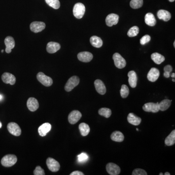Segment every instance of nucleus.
<instances>
[{
  "instance_id": "13",
  "label": "nucleus",
  "mask_w": 175,
  "mask_h": 175,
  "mask_svg": "<svg viewBox=\"0 0 175 175\" xmlns=\"http://www.w3.org/2000/svg\"><path fill=\"white\" fill-rule=\"evenodd\" d=\"M2 81L5 84H9L13 85L16 83V77L13 74L9 73H5L2 76Z\"/></svg>"
},
{
  "instance_id": "18",
  "label": "nucleus",
  "mask_w": 175,
  "mask_h": 175,
  "mask_svg": "<svg viewBox=\"0 0 175 175\" xmlns=\"http://www.w3.org/2000/svg\"><path fill=\"white\" fill-rule=\"evenodd\" d=\"M95 86L96 91L100 95H104L106 92V88L103 82L100 79H97L95 81Z\"/></svg>"
},
{
  "instance_id": "31",
  "label": "nucleus",
  "mask_w": 175,
  "mask_h": 175,
  "mask_svg": "<svg viewBox=\"0 0 175 175\" xmlns=\"http://www.w3.org/2000/svg\"><path fill=\"white\" fill-rule=\"evenodd\" d=\"M98 113L99 115L108 118L112 115V110L109 108H101L98 110Z\"/></svg>"
},
{
  "instance_id": "2",
  "label": "nucleus",
  "mask_w": 175,
  "mask_h": 175,
  "mask_svg": "<svg viewBox=\"0 0 175 175\" xmlns=\"http://www.w3.org/2000/svg\"><path fill=\"white\" fill-rule=\"evenodd\" d=\"M85 12V6L83 4L78 2L74 5L73 9V14L78 19H80L84 16Z\"/></svg>"
},
{
  "instance_id": "45",
  "label": "nucleus",
  "mask_w": 175,
  "mask_h": 175,
  "mask_svg": "<svg viewBox=\"0 0 175 175\" xmlns=\"http://www.w3.org/2000/svg\"><path fill=\"white\" fill-rule=\"evenodd\" d=\"M165 175H170V174L169 173V172H166L165 174H164Z\"/></svg>"
},
{
  "instance_id": "3",
  "label": "nucleus",
  "mask_w": 175,
  "mask_h": 175,
  "mask_svg": "<svg viewBox=\"0 0 175 175\" xmlns=\"http://www.w3.org/2000/svg\"><path fill=\"white\" fill-rule=\"evenodd\" d=\"M80 82L79 77L77 76H73L69 79L65 86V90L66 91L69 92L73 90L74 88L78 85Z\"/></svg>"
},
{
  "instance_id": "48",
  "label": "nucleus",
  "mask_w": 175,
  "mask_h": 175,
  "mask_svg": "<svg viewBox=\"0 0 175 175\" xmlns=\"http://www.w3.org/2000/svg\"><path fill=\"white\" fill-rule=\"evenodd\" d=\"M2 96L1 95H0V100H2Z\"/></svg>"
},
{
  "instance_id": "35",
  "label": "nucleus",
  "mask_w": 175,
  "mask_h": 175,
  "mask_svg": "<svg viewBox=\"0 0 175 175\" xmlns=\"http://www.w3.org/2000/svg\"><path fill=\"white\" fill-rule=\"evenodd\" d=\"M129 94H130V90L128 89V87L126 85H123L120 90V94L121 97L123 98H126L128 96Z\"/></svg>"
},
{
  "instance_id": "32",
  "label": "nucleus",
  "mask_w": 175,
  "mask_h": 175,
  "mask_svg": "<svg viewBox=\"0 0 175 175\" xmlns=\"http://www.w3.org/2000/svg\"><path fill=\"white\" fill-rule=\"evenodd\" d=\"M143 5V0H131L130 2V6L133 9L141 8Z\"/></svg>"
},
{
  "instance_id": "19",
  "label": "nucleus",
  "mask_w": 175,
  "mask_h": 175,
  "mask_svg": "<svg viewBox=\"0 0 175 175\" xmlns=\"http://www.w3.org/2000/svg\"><path fill=\"white\" fill-rule=\"evenodd\" d=\"M51 127H52V126L50 123H43L38 128V131L39 134L41 137H44L46 135L47 133L51 130Z\"/></svg>"
},
{
  "instance_id": "53",
  "label": "nucleus",
  "mask_w": 175,
  "mask_h": 175,
  "mask_svg": "<svg viewBox=\"0 0 175 175\" xmlns=\"http://www.w3.org/2000/svg\"><path fill=\"white\" fill-rule=\"evenodd\" d=\"M136 130H137V131L139 130H138V128H137V129H136Z\"/></svg>"
},
{
  "instance_id": "44",
  "label": "nucleus",
  "mask_w": 175,
  "mask_h": 175,
  "mask_svg": "<svg viewBox=\"0 0 175 175\" xmlns=\"http://www.w3.org/2000/svg\"><path fill=\"white\" fill-rule=\"evenodd\" d=\"M171 77H173V78H175V73H172V74Z\"/></svg>"
},
{
  "instance_id": "14",
  "label": "nucleus",
  "mask_w": 175,
  "mask_h": 175,
  "mask_svg": "<svg viewBox=\"0 0 175 175\" xmlns=\"http://www.w3.org/2000/svg\"><path fill=\"white\" fill-rule=\"evenodd\" d=\"M27 106L29 110L31 112H35L38 109L39 103L37 99L34 97H30L28 99L27 102Z\"/></svg>"
},
{
  "instance_id": "50",
  "label": "nucleus",
  "mask_w": 175,
  "mask_h": 175,
  "mask_svg": "<svg viewBox=\"0 0 175 175\" xmlns=\"http://www.w3.org/2000/svg\"><path fill=\"white\" fill-rule=\"evenodd\" d=\"M174 47H175V41H174Z\"/></svg>"
},
{
  "instance_id": "20",
  "label": "nucleus",
  "mask_w": 175,
  "mask_h": 175,
  "mask_svg": "<svg viewBox=\"0 0 175 175\" xmlns=\"http://www.w3.org/2000/svg\"><path fill=\"white\" fill-rule=\"evenodd\" d=\"M60 49V45L59 43L55 42H50L48 43L46 50L48 53L54 54L56 53Z\"/></svg>"
},
{
  "instance_id": "6",
  "label": "nucleus",
  "mask_w": 175,
  "mask_h": 175,
  "mask_svg": "<svg viewBox=\"0 0 175 175\" xmlns=\"http://www.w3.org/2000/svg\"><path fill=\"white\" fill-rule=\"evenodd\" d=\"M46 164L51 171L56 172L60 169V164L58 161L52 158H48L46 160Z\"/></svg>"
},
{
  "instance_id": "30",
  "label": "nucleus",
  "mask_w": 175,
  "mask_h": 175,
  "mask_svg": "<svg viewBox=\"0 0 175 175\" xmlns=\"http://www.w3.org/2000/svg\"><path fill=\"white\" fill-rule=\"evenodd\" d=\"M5 43L6 48H9L10 49H13L15 46L14 40L12 37H10V36H8L5 38Z\"/></svg>"
},
{
  "instance_id": "4",
  "label": "nucleus",
  "mask_w": 175,
  "mask_h": 175,
  "mask_svg": "<svg viewBox=\"0 0 175 175\" xmlns=\"http://www.w3.org/2000/svg\"><path fill=\"white\" fill-rule=\"evenodd\" d=\"M37 78L38 81L45 86H51L53 84V79L50 77L46 76L42 72H40L38 73Z\"/></svg>"
},
{
  "instance_id": "29",
  "label": "nucleus",
  "mask_w": 175,
  "mask_h": 175,
  "mask_svg": "<svg viewBox=\"0 0 175 175\" xmlns=\"http://www.w3.org/2000/svg\"><path fill=\"white\" fill-rule=\"evenodd\" d=\"M172 100L169 99H164L159 103V110L165 111L168 109L171 104Z\"/></svg>"
},
{
  "instance_id": "26",
  "label": "nucleus",
  "mask_w": 175,
  "mask_h": 175,
  "mask_svg": "<svg viewBox=\"0 0 175 175\" xmlns=\"http://www.w3.org/2000/svg\"><path fill=\"white\" fill-rule=\"evenodd\" d=\"M151 58L153 61L157 64H160L165 60L164 56L158 53H154L152 54Z\"/></svg>"
},
{
  "instance_id": "1",
  "label": "nucleus",
  "mask_w": 175,
  "mask_h": 175,
  "mask_svg": "<svg viewBox=\"0 0 175 175\" xmlns=\"http://www.w3.org/2000/svg\"><path fill=\"white\" fill-rule=\"evenodd\" d=\"M17 157L15 155L8 154L5 155L1 159V164L5 167L12 166L17 162Z\"/></svg>"
},
{
  "instance_id": "46",
  "label": "nucleus",
  "mask_w": 175,
  "mask_h": 175,
  "mask_svg": "<svg viewBox=\"0 0 175 175\" xmlns=\"http://www.w3.org/2000/svg\"><path fill=\"white\" fill-rule=\"evenodd\" d=\"M168 1L170 2H173L175 1V0H168Z\"/></svg>"
},
{
  "instance_id": "22",
  "label": "nucleus",
  "mask_w": 175,
  "mask_h": 175,
  "mask_svg": "<svg viewBox=\"0 0 175 175\" xmlns=\"http://www.w3.org/2000/svg\"><path fill=\"white\" fill-rule=\"evenodd\" d=\"M157 16L159 19L162 20L165 22H167L170 20L171 18L170 13L165 10H159L157 13Z\"/></svg>"
},
{
  "instance_id": "49",
  "label": "nucleus",
  "mask_w": 175,
  "mask_h": 175,
  "mask_svg": "<svg viewBox=\"0 0 175 175\" xmlns=\"http://www.w3.org/2000/svg\"><path fill=\"white\" fill-rule=\"evenodd\" d=\"M163 175V174H162V173H160L159 174V175Z\"/></svg>"
},
{
  "instance_id": "15",
  "label": "nucleus",
  "mask_w": 175,
  "mask_h": 175,
  "mask_svg": "<svg viewBox=\"0 0 175 175\" xmlns=\"http://www.w3.org/2000/svg\"><path fill=\"white\" fill-rule=\"evenodd\" d=\"M79 60L83 62H89L93 59V55L89 52H82L77 55Z\"/></svg>"
},
{
  "instance_id": "9",
  "label": "nucleus",
  "mask_w": 175,
  "mask_h": 175,
  "mask_svg": "<svg viewBox=\"0 0 175 175\" xmlns=\"http://www.w3.org/2000/svg\"><path fill=\"white\" fill-rule=\"evenodd\" d=\"M106 170L107 172L110 175H119L121 172L120 167L117 164L112 162L107 164Z\"/></svg>"
},
{
  "instance_id": "41",
  "label": "nucleus",
  "mask_w": 175,
  "mask_h": 175,
  "mask_svg": "<svg viewBox=\"0 0 175 175\" xmlns=\"http://www.w3.org/2000/svg\"><path fill=\"white\" fill-rule=\"evenodd\" d=\"M84 174L82 172L79 171H76L73 172L70 174V175H84Z\"/></svg>"
},
{
  "instance_id": "28",
  "label": "nucleus",
  "mask_w": 175,
  "mask_h": 175,
  "mask_svg": "<svg viewBox=\"0 0 175 175\" xmlns=\"http://www.w3.org/2000/svg\"><path fill=\"white\" fill-rule=\"evenodd\" d=\"M175 143V130H173L170 134L166 138L165 144L167 146L174 145Z\"/></svg>"
},
{
  "instance_id": "5",
  "label": "nucleus",
  "mask_w": 175,
  "mask_h": 175,
  "mask_svg": "<svg viewBox=\"0 0 175 175\" xmlns=\"http://www.w3.org/2000/svg\"><path fill=\"white\" fill-rule=\"evenodd\" d=\"M114 64L117 68L123 69L126 67L127 62L125 59L119 53H116L113 55Z\"/></svg>"
},
{
  "instance_id": "25",
  "label": "nucleus",
  "mask_w": 175,
  "mask_h": 175,
  "mask_svg": "<svg viewBox=\"0 0 175 175\" xmlns=\"http://www.w3.org/2000/svg\"><path fill=\"white\" fill-rule=\"evenodd\" d=\"M110 138L113 141L122 142L124 140V136L121 132L119 131H115L111 134Z\"/></svg>"
},
{
  "instance_id": "17",
  "label": "nucleus",
  "mask_w": 175,
  "mask_h": 175,
  "mask_svg": "<svg viewBox=\"0 0 175 175\" xmlns=\"http://www.w3.org/2000/svg\"><path fill=\"white\" fill-rule=\"evenodd\" d=\"M128 82L130 86L132 88H135L137 86L138 77L137 74L134 71L128 72Z\"/></svg>"
},
{
  "instance_id": "27",
  "label": "nucleus",
  "mask_w": 175,
  "mask_h": 175,
  "mask_svg": "<svg viewBox=\"0 0 175 175\" xmlns=\"http://www.w3.org/2000/svg\"><path fill=\"white\" fill-rule=\"evenodd\" d=\"M79 130L81 134L83 136L88 135L90 131V127L85 123H82L79 125Z\"/></svg>"
},
{
  "instance_id": "34",
  "label": "nucleus",
  "mask_w": 175,
  "mask_h": 175,
  "mask_svg": "<svg viewBox=\"0 0 175 175\" xmlns=\"http://www.w3.org/2000/svg\"><path fill=\"white\" fill-rule=\"evenodd\" d=\"M139 33V28L138 27L134 26L130 28L127 32V36L130 37H134Z\"/></svg>"
},
{
  "instance_id": "43",
  "label": "nucleus",
  "mask_w": 175,
  "mask_h": 175,
  "mask_svg": "<svg viewBox=\"0 0 175 175\" xmlns=\"http://www.w3.org/2000/svg\"><path fill=\"white\" fill-rule=\"evenodd\" d=\"M11 50H12V49H9V48H5V52H6V53H8V54H9V53H11Z\"/></svg>"
},
{
  "instance_id": "8",
  "label": "nucleus",
  "mask_w": 175,
  "mask_h": 175,
  "mask_svg": "<svg viewBox=\"0 0 175 175\" xmlns=\"http://www.w3.org/2000/svg\"><path fill=\"white\" fill-rule=\"evenodd\" d=\"M82 117L81 113L78 110L72 111L68 116V121L71 124L73 125L79 121Z\"/></svg>"
},
{
  "instance_id": "51",
  "label": "nucleus",
  "mask_w": 175,
  "mask_h": 175,
  "mask_svg": "<svg viewBox=\"0 0 175 175\" xmlns=\"http://www.w3.org/2000/svg\"><path fill=\"white\" fill-rule=\"evenodd\" d=\"M172 81H173V82H175V79H172Z\"/></svg>"
},
{
  "instance_id": "11",
  "label": "nucleus",
  "mask_w": 175,
  "mask_h": 175,
  "mask_svg": "<svg viewBox=\"0 0 175 175\" xmlns=\"http://www.w3.org/2000/svg\"><path fill=\"white\" fill-rule=\"evenodd\" d=\"M119 17L116 14L112 13L109 15L105 19V23L108 27H111L116 25L119 22Z\"/></svg>"
},
{
  "instance_id": "37",
  "label": "nucleus",
  "mask_w": 175,
  "mask_h": 175,
  "mask_svg": "<svg viewBox=\"0 0 175 175\" xmlns=\"http://www.w3.org/2000/svg\"><path fill=\"white\" fill-rule=\"evenodd\" d=\"M34 175H45V171L40 166H38L34 171Z\"/></svg>"
},
{
  "instance_id": "40",
  "label": "nucleus",
  "mask_w": 175,
  "mask_h": 175,
  "mask_svg": "<svg viewBox=\"0 0 175 175\" xmlns=\"http://www.w3.org/2000/svg\"><path fill=\"white\" fill-rule=\"evenodd\" d=\"M172 70H173V69H172V66L171 65H166L164 68V72H168V73H170L172 71Z\"/></svg>"
},
{
  "instance_id": "33",
  "label": "nucleus",
  "mask_w": 175,
  "mask_h": 175,
  "mask_svg": "<svg viewBox=\"0 0 175 175\" xmlns=\"http://www.w3.org/2000/svg\"><path fill=\"white\" fill-rule=\"evenodd\" d=\"M45 2L48 5L53 9H58L60 7V2L59 0H45Z\"/></svg>"
},
{
  "instance_id": "42",
  "label": "nucleus",
  "mask_w": 175,
  "mask_h": 175,
  "mask_svg": "<svg viewBox=\"0 0 175 175\" xmlns=\"http://www.w3.org/2000/svg\"><path fill=\"white\" fill-rule=\"evenodd\" d=\"M163 75H164V77H166V78H168L170 76V73H168V72H164Z\"/></svg>"
},
{
  "instance_id": "36",
  "label": "nucleus",
  "mask_w": 175,
  "mask_h": 175,
  "mask_svg": "<svg viewBox=\"0 0 175 175\" xmlns=\"http://www.w3.org/2000/svg\"><path fill=\"white\" fill-rule=\"evenodd\" d=\"M132 175H147L148 174L144 169L137 168L133 170L132 173Z\"/></svg>"
},
{
  "instance_id": "10",
  "label": "nucleus",
  "mask_w": 175,
  "mask_h": 175,
  "mask_svg": "<svg viewBox=\"0 0 175 175\" xmlns=\"http://www.w3.org/2000/svg\"><path fill=\"white\" fill-rule=\"evenodd\" d=\"M45 23L42 22H34L30 24V29L33 32H40L44 30L45 28Z\"/></svg>"
},
{
  "instance_id": "23",
  "label": "nucleus",
  "mask_w": 175,
  "mask_h": 175,
  "mask_svg": "<svg viewBox=\"0 0 175 175\" xmlns=\"http://www.w3.org/2000/svg\"><path fill=\"white\" fill-rule=\"evenodd\" d=\"M145 23L150 27H154L156 24V20L155 16L151 13H148L145 16Z\"/></svg>"
},
{
  "instance_id": "52",
  "label": "nucleus",
  "mask_w": 175,
  "mask_h": 175,
  "mask_svg": "<svg viewBox=\"0 0 175 175\" xmlns=\"http://www.w3.org/2000/svg\"><path fill=\"white\" fill-rule=\"evenodd\" d=\"M3 52H4V50H2V53H3Z\"/></svg>"
},
{
  "instance_id": "24",
  "label": "nucleus",
  "mask_w": 175,
  "mask_h": 175,
  "mask_svg": "<svg viewBox=\"0 0 175 175\" xmlns=\"http://www.w3.org/2000/svg\"><path fill=\"white\" fill-rule=\"evenodd\" d=\"M90 42L95 48H100L103 45V41L101 38L96 36H92L91 38Z\"/></svg>"
},
{
  "instance_id": "39",
  "label": "nucleus",
  "mask_w": 175,
  "mask_h": 175,
  "mask_svg": "<svg viewBox=\"0 0 175 175\" xmlns=\"http://www.w3.org/2000/svg\"><path fill=\"white\" fill-rule=\"evenodd\" d=\"M77 158H78V161L79 162H86L87 161L88 159V156L87 154L82 153L80 155H78Z\"/></svg>"
},
{
  "instance_id": "38",
  "label": "nucleus",
  "mask_w": 175,
  "mask_h": 175,
  "mask_svg": "<svg viewBox=\"0 0 175 175\" xmlns=\"http://www.w3.org/2000/svg\"><path fill=\"white\" fill-rule=\"evenodd\" d=\"M151 40V37L149 35H145L140 40V43L141 45H145L149 42Z\"/></svg>"
},
{
  "instance_id": "12",
  "label": "nucleus",
  "mask_w": 175,
  "mask_h": 175,
  "mask_svg": "<svg viewBox=\"0 0 175 175\" xmlns=\"http://www.w3.org/2000/svg\"><path fill=\"white\" fill-rule=\"evenodd\" d=\"M143 109L144 111L146 112H158L159 110V103H154L152 102H150V103L145 104L143 105Z\"/></svg>"
},
{
  "instance_id": "16",
  "label": "nucleus",
  "mask_w": 175,
  "mask_h": 175,
  "mask_svg": "<svg viewBox=\"0 0 175 175\" xmlns=\"http://www.w3.org/2000/svg\"><path fill=\"white\" fill-rule=\"evenodd\" d=\"M159 74V71L157 69L152 68L150 71H149L147 76L148 80L152 82H155L158 79Z\"/></svg>"
},
{
  "instance_id": "7",
  "label": "nucleus",
  "mask_w": 175,
  "mask_h": 175,
  "mask_svg": "<svg viewBox=\"0 0 175 175\" xmlns=\"http://www.w3.org/2000/svg\"><path fill=\"white\" fill-rule=\"evenodd\" d=\"M7 130L10 134L15 136H19L22 133V130L16 123L11 122L7 125Z\"/></svg>"
},
{
  "instance_id": "21",
  "label": "nucleus",
  "mask_w": 175,
  "mask_h": 175,
  "mask_svg": "<svg viewBox=\"0 0 175 175\" xmlns=\"http://www.w3.org/2000/svg\"><path fill=\"white\" fill-rule=\"evenodd\" d=\"M127 121L134 126H138L141 123V119L140 117L137 116L133 113H130L127 116Z\"/></svg>"
},
{
  "instance_id": "47",
  "label": "nucleus",
  "mask_w": 175,
  "mask_h": 175,
  "mask_svg": "<svg viewBox=\"0 0 175 175\" xmlns=\"http://www.w3.org/2000/svg\"><path fill=\"white\" fill-rule=\"evenodd\" d=\"M2 127V124L1 122H0V128H1Z\"/></svg>"
}]
</instances>
